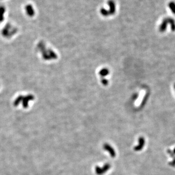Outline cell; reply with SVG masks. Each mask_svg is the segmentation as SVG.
<instances>
[{"mask_svg":"<svg viewBox=\"0 0 175 175\" xmlns=\"http://www.w3.org/2000/svg\"><path fill=\"white\" fill-rule=\"evenodd\" d=\"M167 153L170 155V156L172 158L174 159L175 157V154L174 153V152H173V151H172V150H171L170 149H168V150H167Z\"/></svg>","mask_w":175,"mask_h":175,"instance_id":"obj_5","label":"cell"},{"mask_svg":"<svg viewBox=\"0 0 175 175\" xmlns=\"http://www.w3.org/2000/svg\"><path fill=\"white\" fill-rule=\"evenodd\" d=\"M26 11L28 15H29L30 16H32L34 14V9L33 8V7L31 5H28L26 6Z\"/></svg>","mask_w":175,"mask_h":175,"instance_id":"obj_2","label":"cell"},{"mask_svg":"<svg viewBox=\"0 0 175 175\" xmlns=\"http://www.w3.org/2000/svg\"><path fill=\"white\" fill-rule=\"evenodd\" d=\"M173 151L174 153L175 154V148L174 149V150H173Z\"/></svg>","mask_w":175,"mask_h":175,"instance_id":"obj_7","label":"cell"},{"mask_svg":"<svg viewBox=\"0 0 175 175\" xmlns=\"http://www.w3.org/2000/svg\"><path fill=\"white\" fill-rule=\"evenodd\" d=\"M169 164L172 166H175V157L173 159V160L172 162H169Z\"/></svg>","mask_w":175,"mask_h":175,"instance_id":"obj_6","label":"cell"},{"mask_svg":"<svg viewBox=\"0 0 175 175\" xmlns=\"http://www.w3.org/2000/svg\"><path fill=\"white\" fill-rule=\"evenodd\" d=\"M5 10L4 7H0V21L3 20L2 18L3 17L2 16V15H3L5 13Z\"/></svg>","mask_w":175,"mask_h":175,"instance_id":"obj_4","label":"cell"},{"mask_svg":"<svg viewBox=\"0 0 175 175\" xmlns=\"http://www.w3.org/2000/svg\"><path fill=\"white\" fill-rule=\"evenodd\" d=\"M169 7L172 10V12L175 14V4L174 2H170L169 4Z\"/></svg>","mask_w":175,"mask_h":175,"instance_id":"obj_3","label":"cell"},{"mask_svg":"<svg viewBox=\"0 0 175 175\" xmlns=\"http://www.w3.org/2000/svg\"><path fill=\"white\" fill-rule=\"evenodd\" d=\"M139 145H137V147H136L135 148V150L136 151H139L141 150L143 147V146L144 145V142H145V141H144V139L142 137H141L139 139Z\"/></svg>","mask_w":175,"mask_h":175,"instance_id":"obj_1","label":"cell"}]
</instances>
